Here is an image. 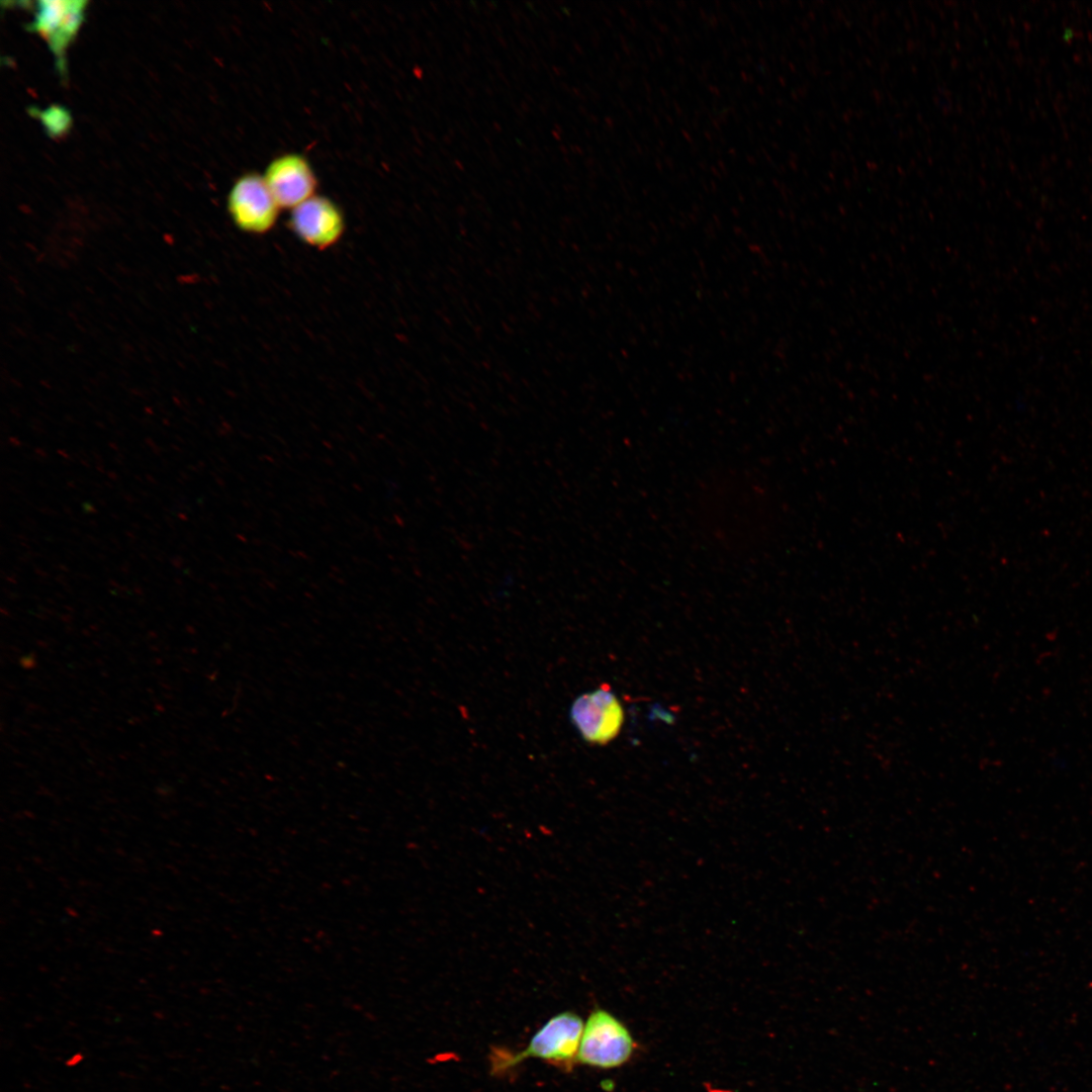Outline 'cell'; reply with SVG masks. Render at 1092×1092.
<instances>
[{
	"label": "cell",
	"instance_id": "obj_1",
	"mask_svg": "<svg viewBox=\"0 0 1092 1092\" xmlns=\"http://www.w3.org/2000/svg\"><path fill=\"white\" fill-rule=\"evenodd\" d=\"M689 517L699 539L716 554L751 558L775 540L782 519L781 500L765 473L750 465L726 463L696 480Z\"/></svg>",
	"mask_w": 1092,
	"mask_h": 1092
},
{
	"label": "cell",
	"instance_id": "obj_2",
	"mask_svg": "<svg viewBox=\"0 0 1092 1092\" xmlns=\"http://www.w3.org/2000/svg\"><path fill=\"white\" fill-rule=\"evenodd\" d=\"M583 1024L574 1012L558 1013L538 1029L524 1050L514 1054L495 1052L492 1068L496 1072H505L530 1058L568 1065L576 1059Z\"/></svg>",
	"mask_w": 1092,
	"mask_h": 1092
},
{
	"label": "cell",
	"instance_id": "obj_3",
	"mask_svg": "<svg viewBox=\"0 0 1092 1092\" xmlns=\"http://www.w3.org/2000/svg\"><path fill=\"white\" fill-rule=\"evenodd\" d=\"M633 1049L626 1026L610 1012L597 1008L583 1024L575 1060L595 1068H616L628 1061Z\"/></svg>",
	"mask_w": 1092,
	"mask_h": 1092
},
{
	"label": "cell",
	"instance_id": "obj_4",
	"mask_svg": "<svg viewBox=\"0 0 1092 1092\" xmlns=\"http://www.w3.org/2000/svg\"><path fill=\"white\" fill-rule=\"evenodd\" d=\"M280 209L263 175L246 173L235 181L229 192V213L235 225L244 233H269L277 222Z\"/></svg>",
	"mask_w": 1092,
	"mask_h": 1092
},
{
	"label": "cell",
	"instance_id": "obj_5",
	"mask_svg": "<svg viewBox=\"0 0 1092 1092\" xmlns=\"http://www.w3.org/2000/svg\"><path fill=\"white\" fill-rule=\"evenodd\" d=\"M570 719L584 741L605 745L615 739L624 723L623 707L608 685L577 697Z\"/></svg>",
	"mask_w": 1092,
	"mask_h": 1092
},
{
	"label": "cell",
	"instance_id": "obj_6",
	"mask_svg": "<svg viewBox=\"0 0 1092 1092\" xmlns=\"http://www.w3.org/2000/svg\"><path fill=\"white\" fill-rule=\"evenodd\" d=\"M35 13L27 29L38 33L54 55L60 77L66 75L65 51L76 35L87 1L42 0L35 3Z\"/></svg>",
	"mask_w": 1092,
	"mask_h": 1092
},
{
	"label": "cell",
	"instance_id": "obj_7",
	"mask_svg": "<svg viewBox=\"0 0 1092 1092\" xmlns=\"http://www.w3.org/2000/svg\"><path fill=\"white\" fill-rule=\"evenodd\" d=\"M288 225L301 242L317 250L336 245L346 228L340 207L316 194L291 209Z\"/></svg>",
	"mask_w": 1092,
	"mask_h": 1092
},
{
	"label": "cell",
	"instance_id": "obj_8",
	"mask_svg": "<svg viewBox=\"0 0 1092 1092\" xmlns=\"http://www.w3.org/2000/svg\"><path fill=\"white\" fill-rule=\"evenodd\" d=\"M263 178L280 208H294L314 195L317 180L309 162L299 154L274 158Z\"/></svg>",
	"mask_w": 1092,
	"mask_h": 1092
},
{
	"label": "cell",
	"instance_id": "obj_9",
	"mask_svg": "<svg viewBox=\"0 0 1092 1092\" xmlns=\"http://www.w3.org/2000/svg\"><path fill=\"white\" fill-rule=\"evenodd\" d=\"M38 116L50 136H61L69 128L71 117L62 106L53 105L38 112Z\"/></svg>",
	"mask_w": 1092,
	"mask_h": 1092
}]
</instances>
